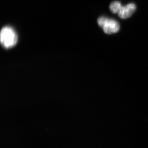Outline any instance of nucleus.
Listing matches in <instances>:
<instances>
[{
  "label": "nucleus",
  "mask_w": 148,
  "mask_h": 148,
  "mask_svg": "<svg viewBox=\"0 0 148 148\" xmlns=\"http://www.w3.org/2000/svg\"><path fill=\"white\" fill-rule=\"evenodd\" d=\"M97 23L103 29L105 33L108 34L115 33L119 30V24L117 21L106 17H100L97 19Z\"/></svg>",
  "instance_id": "obj_2"
},
{
  "label": "nucleus",
  "mask_w": 148,
  "mask_h": 148,
  "mask_svg": "<svg viewBox=\"0 0 148 148\" xmlns=\"http://www.w3.org/2000/svg\"><path fill=\"white\" fill-rule=\"evenodd\" d=\"M122 7V6L119 1H114L111 3L109 8L112 13L116 14L119 13Z\"/></svg>",
  "instance_id": "obj_4"
},
{
  "label": "nucleus",
  "mask_w": 148,
  "mask_h": 148,
  "mask_svg": "<svg viewBox=\"0 0 148 148\" xmlns=\"http://www.w3.org/2000/svg\"><path fill=\"white\" fill-rule=\"evenodd\" d=\"M0 40L3 47L9 49L16 45L17 42V35L12 27L6 26L1 29Z\"/></svg>",
  "instance_id": "obj_1"
},
{
  "label": "nucleus",
  "mask_w": 148,
  "mask_h": 148,
  "mask_svg": "<svg viewBox=\"0 0 148 148\" xmlns=\"http://www.w3.org/2000/svg\"><path fill=\"white\" fill-rule=\"evenodd\" d=\"M136 6L135 4L130 3L126 6H122L118 13L119 17L122 19H127L130 17L135 11Z\"/></svg>",
  "instance_id": "obj_3"
}]
</instances>
